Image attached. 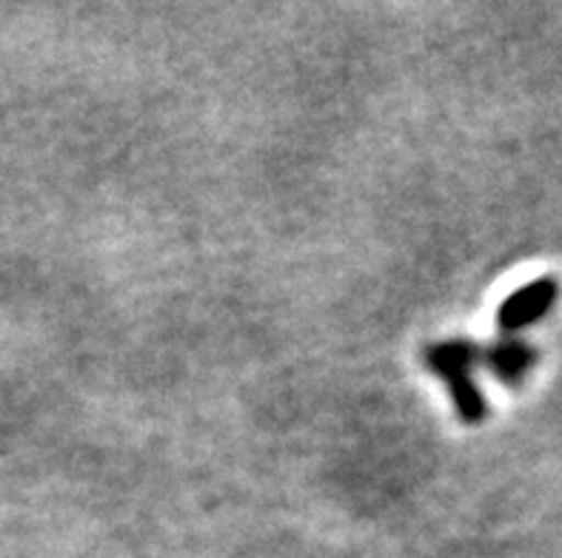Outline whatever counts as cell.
<instances>
[{
	"label": "cell",
	"instance_id": "cell-1",
	"mask_svg": "<svg viewBox=\"0 0 562 558\" xmlns=\"http://www.w3.org/2000/svg\"><path fill=\"white\" fill-rule=\"evenodd\" d=\"M480 354H483V348L469 340L440 342V345H431L426 351L428 371L449 385L457 413L469 424H477L485 419V396L471 379V368L480 365Z\"/></svg>",
	"mask_w": 562,
	"mask_h": 558
},
{
	"label": "cell",
	"instance_id": "cell-2",
	"mask_svg": "<svg viewBox=\"0 0 562 558\" xmlns=\"http://www.w3.org/2000/svg\"><path fill=\"white\" fill-rule=\"evenodd\" d=\"M557 299V283L554 280H537V283L522 285L520 291H514L506 303L499 305L497 322L503 331L514 333L522 328L535 326L542 314L549 311Z\"/></svg>",
	"mask_w": 562,
	"mask_h": 558
},
{
	"label": "cell",
	"instance_id": "cell-3",
	"mask_svg": "<svg viewBox=\"0 0 562 558\" xmlns=\"http://www.w3.org/2000/svg\"><path fill=\"white\" fill-rule=\"evenodd\" d=\"M480 362H485V368L492 371L497 379L517 382L528 368H531L535 354H531V348L522 345L520 340H508L483 351V354H480Z\"/></svg>",
	"mask_w": 562,
	"mask_h": 558
}]
</instances>
